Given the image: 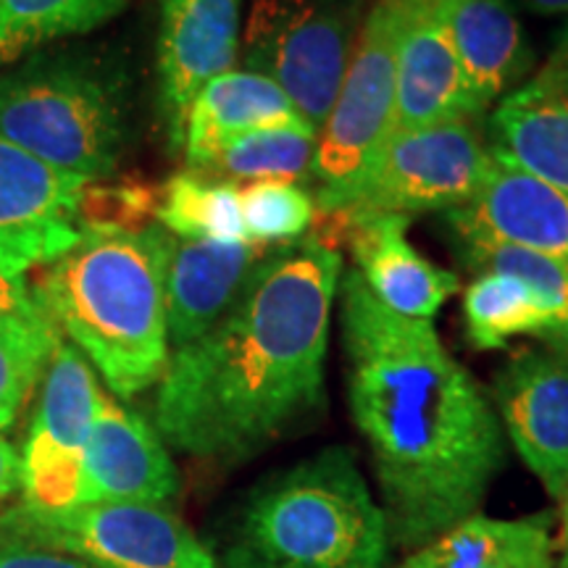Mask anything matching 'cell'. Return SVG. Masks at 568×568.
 Returning <instances> with one entry per match:
<instances>
[{
	"label": "cell",
	"mask_w": 568,
	"mask_h": 568,
	"mask_svg": "<svg viewBox=\"0 0 568 568\" xmlns=\"http://www.w3.org/2000/svg\"><path fill=\"white\" fill-rule=\"evenodd\" d=\"M347 406L372 456L389 539L422 548L479 514L506 435L479 382L435 324L385 308L351 268L337 290Z\"/></svg>",
	"instance_id": "6da1fadb"
},
{
	"label": "cell",
	"mask_w": 568,
	"mask_h": 568,
	"mask_svg": "<svg viewBox=\"0 0 568 568\" xmlns=\"http://www.w3.org/2000/svg\"><path fill=\"white\" fill-rule=\"evenodd\" d=\"M339 280L343 255L314 230L272 247L230 314L169 355L153 406L163 443L237 466L314 416Z\"/></svg>",
	"instance_id": "7a4b0ae2"
},
{
	"label": "cell",
	"mask_w": 568,
	"mask_h": 568,
	"mask_svg": "<svg viewBox=\"0 0 568 568\" xmlns=\"http://www.w3.org/2000/svg\"><path fill=\"white\" fill-rule=\"evenodd\" d=\"M169 240L172 234L161 224L84 234L45 266L32 290L40 308L119 400L159 387L169 366Z\"/></svg>",
	"instance_id": "3957f363"
},
{
	"label": "cell",
	"mask_w": 568,
	"mask_h": 568,
	"mask_svg": "<svg viewBox=\"0 0 568 568\" xmlns=\"http://www.w3.org/2000/svg\"><path fill=\"white\" fill-rule=\"evenodd\" d=\"M389 524L351 447L266 479L234 529L230 568H385Z\"/></svg>",
	"instance_id": "277c9868"
},
{
	"label": "cell",
	"mask_w": 568,
	"mask_h": 568,
	"mask_svg": "<svg viewBox=\"0 0 568 568\" xmlns=\"http://www.w3.org/2000/svg\"><path fill=\"white\" fill-rule=\"evenodd\" d=\"M0 138L67 174L109 180L126 145L122 92L82 55L32 53L0 74Z\"/></svg>",
	"instance_id": "5b68a950"
},
{
	"label": "cell",
	"mask_w": 568,
	"mask_h": 568,
	"mask_svg": "<svg viewBox=\"0 0 568 568\" xmlns=\"http://www.w3.org/2000/svg\"><path fill=\"white\" fill-rule=\"evenodd\" d=\"M400 24L403 0H374L335 103L318 126L311 197L322 216L351 209L374 159L395 130Z\"/></svg>",
	"instance_id": "8992f818"
},
{
	"label": "cell",
	"mask_w": 568,
	"mask_h": 568,
	"mask_svg": "<svg viewBox=\"0 0 568 568\" xmlns=\"http://www.w3.org/2000/svg\"><path fill=\"white\" fill-rule=\"evenodd\" d=\"M364 24V0H251L245 69L280 84L318 132Z\"/></svg>",
	"instance_id": "52a82bcc"
},
{
	"label": "cell",
	"mask_w": 568,
	"mask_h": 568,
	"mask_svg": "<svg viewBox=\"0 0 568 568\" xmlns=\"http://www.w3.org/2000/svg\"><path fill=\"white\" fill-rule=\"evenodd\" d=\"M0 531L48 542L103 568H226L166 506L92 503L63 510H0Z\"/></svg>",
	"instance_id": "ba28073f"
},
{
	"label": "cell",
	"mask_w": 568,
	"mask_h": 568,
	"mask_svg": "<svg viewBox=\"0 0 568 568\" xmlns=\"http://www.w3.org/2000/svg\"><path fill=\"white\" fill-rule=\"evenodd\" d=\"M493 166V148L477 122L458 119L387 138L347 216L364 213H447L477 195Z\"/></svg>",
	"instance_id": "9c48e42d"
},
{
	"label": "cell",
	"mask_w": 568,
	"mask_h": 568,
	"mask_svg": "<svg viewBox=\"0 0 568 568\" xmlns=\"http://www.w3.org/2000/svg\"><path fill=\"white\" fill-rule=\"evenodd\" d=\"M98 397L101 387L90 361L61 339L42 376L38 410L21 450V493L27 506L42 510L80 506Z\"/></svg>",
	"instance_id": "30bf717a"
},
{
	"label": "cell",
	"mask_w": 568,
	"mask_h": 568,
	"mask_svg": "<svg viewBox=\"0 0 568 568\" xmlns=\"http://www.w3.org/2000/svg\"><path fill=\"white\" fill-rule=\"evenodd\" d=\"M84 182L0 138V274L21 280L80 243Z\"/></svg>",
	"instance_id": "8fae6325"
},
{
	"label": "cell",
	"mask_w": 568,
	"mask_h": 568,
	"mask_svg": "<svg viewBox=\"0 0 568 568\" xmlns=\"http://www.w3.org/2000/svg\"><path fill=\"white\" fill-rule=\"evenodd\" d=\"M503 435L552 500L568 485V347H521L493 385Z\"/></svg>",
	"instance_id": "7c38bea8"
},
{
	"label": "cell",
	"mask_w": 568,
	"mask_h": 568,
	"mask_svg": "<svg viewBox=\"0 0 568 568\" xmlns=\"http://www.w3.org/2000/svg\"><path fill=\"white\" fill-rule=\"evenodd\" d=\"M240 38L243 0H161L159 105L174 151L197 92L237 63Z\"/></svg>",
	"instance_id": "4fadbf2b"
},
{
	"label": "cell",
	"mask_w": 568,
	"mask_h": 568,
	"mask_svg": "<svg viewBox=\"0 0 568 568\" xmlns=\"http://www.w3.org/2000/svg\"><path fill=\"white\" fill-rule=\"evenodd\" d=\"M443 216L458 243L516 245L568 266V195L495 151L477 195Z\"/></svg>",
	"instance_id": "5bb4252c"
},
{
	"label": "cell",
	"mask_w": 568,
	"mask_h": 568,
	"mask_svg": "<svg viewBox=\"0 0 568 568\" xmlns=\"http://www.w3.org/2000/svg\"><path fill=\"white\" fill-rule=\"evenodd\" d=\"M180 495V471L155 426L119 397H98L95 424L84 456L80 506L148 503L166 506Z\"/></svg>",
	"instance_id": "9a60e30c"
},
{
	"label": "cell",
	"mask_w": 568,
	"mask_h": 568,
	"mask_svg": "<svg viewBox=\"0 0 568 568\" xmlns=\"http://www.w3.org/2000/svg\"><path fill=\"white\" fill-rule=\"evenodd\" d=\"M335 243L347 240L355 272L376 301L397 316L432 322L447 297L458 293L460 280L450 268H439L424 258L408 240V216L397 213H335Z\"/></svg>",
	"instance_id": "2e32d148"
},
{
	"label": "cell",
	"mask_w": 568,
	"mask_h": 568,
	"mask_svg": "<svg viewBox=\"0 0 568 568\" xmlns=\"http://www.w3.org/2000/svg\"><path fill=\"white\" fill-rule=\"evenodd\" d=\"M458 119L479 122L437 0H403L393 132Z\"/></svg>",
	"instance_id": "e0dca14e"
},
{
	"label": "cell",
	"mask_w": 568,
	"mask_h": 568,
	"mask_svg": "<svg viewBox=\"0 0 568 568\" xmlns=\"http://www.w3.org/2000/svg\"><path fill=\"white\" fill-rule=\"evenodd\" d=\"M268 251L258 243H205L172 234L166 258L169 347L180 351L222 322Z\"/></svg>",
	"instance_id": "ac0fdd59"
},
{
	"label": "cell",
	"mask_w": 568,
	"mask_h": 568,
	"mask_svg": "<svg viewBox=\"0 0 568 568\" xmlns=\"http://www.w3.org/2000/svg\"><path fill=\"white\" fill-rule=\"evenodd\" d=\"M474 116L485 119L529 80L535 51L510 0H437Z\"/></svg>",
	"instance_id": "d6986e66"
},
{
	"label": "cell",
	"mask_w": 568,
	"mask_h": 568,
	"mask_svg": "<svg viewBox=\"0 0 568 568\" xmlns=\"http://www.w3.org/2000/svg\"><path fill=\"white\" fill-rule=\"evenodd\" d=\"M301 124L308 122L280 84L258 71L232 69L205 84L190 105L182 142L184 161L190 172H201L224 145L243 134Z\"/></svg>",
	"instance_id": "ffe728a7"
},
{
	"label": "cell",
	"mask_w": 568,
	"mask_h": 568,
	"mask_svg": "<svg viewBox=\"0 0 568 568\" xmlns=\"http://www.w3.org/2000/svg\"><path fill=\"white\" fill-rule=\"evenodd\" d=\"M489 148L568 195V80L535 71L497 103Z\"/></svg>",
	"instance_id": "44dd1931"
},
{
	"label": "cell",
	"mask_w": 568,
	"mask_h": 568,
	"mask_svg": "<svg viewBox=\"0 0 568 568\" xmlns=\"http://www.w3.org/2000/svg\"><path fill=\"white\" fill-rule=\"evenodd\" d=\"M556 516L493 518L474 514L429 539L397 568H556Z\"/></svg>",
	"instance_id": "7402d4cb"
},
{
	"label": "cell",
	"mask_w": 568,
	"mask_h": 568,
	"mask_svg": "<svg viewBox=\"0 0 568 568\" xmlns=\"http://www.w3.org/2000/svg\"><path fill=\"white\" fill-rule=\"evenodd\" d=\"M460 314L477 351H500L518 337L568 347V332L548 297L514 274L479 272L464 290Z\"/></svg>",
	"instance_id": "603a6c76"
},
{
	"label": "cell",
	"mask_w": 568,
	"mask_h": 568,
	"mask_svg": "<svg viewBox=\"0 0 568 568\" xmlns=\"http://www.w3.org/2000/svg\"><path fill=\"white\" fill-rule=\"evenodd\" d=\"M132 0H0V67L24 61L55 40L88 34Z\"/></svg>",
	"instance_id": "cb8c5ba5"
},
{
	"label": "cell",
	"mask_w": 568,
	"mask_h": 568,
	"mask_svg": "<svg viewBox=\"0 0 568 568\" xmlns=\"http://www.w3.org/2000/svg\"><path fill=\"white\" fill-rule=\"evenodd\" d=\"M155 219L180 240L247 243L237 184L190 169L163 184Z\"/></svg>",
	"instance_id": "d4e9b609"
},
{
	"label": "cell",
	"mask_w": 568,
	"mask_h": 568,
	"mask_svg": "<svg viewBox=\"0 0 568 568\" xmlns=\"http://www.w3.org/2000/svg\"><path fill=\"white\" fill-rule=\"evenodd\" d=\"M61 339L59 326L34 295L30 303L0 316V432L19 418Z\"/></svg>",
	"instance_id": "484cf974"
},
{
	"label": "cell",
	"mask_w": 568,
	"mask_h": 568,
	"mask_svg": "<svg viewBox=\"0 0 568 568\" xmlns=\"http://www.w3.org/2000/svg\"><path fill=\"white\" fill-rule=\"evenodd\" d=\"M316 155V130L268 126L232 140L201 169L224 182H311Z\"/></svg>",
	"instance_id": "4316f807"
},
{
	"label": "cell",
	"mask_w": 568,
	"mask_h": 568,
	"mask_svg": "<svg viewBox=\"0 0 568 568\" xmlns=\"http://www.w3.org/2000/svg\"><path fill=\"white\" fill-rule=\"evenodd\" d=\"M247 243L284 245L314 230L316 205L295 182H251L240 190Z\"/></svg>",
	"instance_id": "83f0119b"
},
{
	"label": "cell",
	"mask_w": 568,
	"mask_h": 568,
	"mask_svg": "<svg viewBox=\"0 0 568 568\" xmlns=\"http://www.w3.org/2000/svg\"><path fill=\"white\" fill-rule=\"evenodd\" d=\"M456 243V251L460 261L471 268L474 274L479 272H503L514 274L524 280L531 287L539 290L548 297L552 308L568 332V266L558 264V261L548 258L516 245H500V243Z\"/></svg>",
	"instance_id": "f1b7e54d"
},
{
	"label": "cell",
	"mask_w": 568,
	"mask_h": 568,
	"mask_svg": "<svg viewBox=\"0 0 568 568\" xmlns=\"http://www.w3.org/2000/svg\"><path fill=\"white\" fill-rule=\"evenodd\" d=\"M161 190L138 180H92L80 193L82 234L138 232L159 209Z\"/></svg>",
	"instance_id": "f546056e"
},
{
	"label": "cell",
	"mask_w": 568,
	"mask_h": 568,
	"mask_svg": "<svg viewBox=\"0 0 568 568\" xmlns=\"http://www.w3.org/2000/svg\"><path fill=\"white\" fill-rule=\"evenodd\" d=\"M0 568H103L74 552L53 548L38 539L0 531Z\"/></svg>",
	"instance_id": "4dcf8cb0"
},
{
	"label": "cell",
	"mask_w": 568,
	"mask_h": 568,
	"mask_svg": "<svg viewBox=\"0 0 568 568\" xmlns=\"http://www.w3.org/2000/svg\"><path fill=\"white\" fill-rule=\"evenodd\" d=\"M21 493V453L0 435V503Z\"/></svg>",
	"instance_id": "1f68e13d"
},
{
	"label": "cell",
	"mask_w": 568,
	"mask_h": 568,
	"mask_svg": "<svg viewBox=\"0 0 568 568\" xmlns=\"http://www.w3.org/2000/svg\"><path fill=\"white\" fill-rule=\"evenodd\" d=\"M32 301V290L27 287V280H11V276L0 274V316L17 311L19 305Z\"/></svg>",
	"instance_id": "d6a6232c"
},
{
	"label": "cell",
	"mask_w": 568,
	"mask_h": 568,
	"mask_svg": "<svg viewBox=\"0 0 568 568\" xmlns=\"http://www.w3.org/2000/svg\"><path fill=\"white\" fill-rule=\"evenodd\" d=\"M537 71L539 74L556 77V80H568V21L558 34V40H556V45H552L548 61H545Z\"/></svg>",
	"instance_id": "836d02e7"
},
{
	"label": "cell",
	"mask_w": 568,
	"mask_h": 568,
	"mask_svg": "<svg viewBox=\"0 0 568 568\" xmlns=\"http://www.w3.org/2000/svg\"><path fill=\"white\" fill-rule=\"evenodd\" d=\"M537 17H564L568 13V0H510Z\"/></svg>",
	"instance_id": "e575fe53"
},
{
	"label": "cell",
	"mask_w": 568,
	"mask_h": 568,
	"mask_svg": "<svg viewBox=\"0 0 568 568\" xmlns=\"http://www.w3.org/2000/svg\"><path fill=\"white\" fill-rule=\"evenodd\" d=\"M558 550L568 552V485L558 500Z\"/></svg>",
	"instance_id": "d590c367"
},
{
	"label": "cell",
	"mask_w": 568,
	"mask_h": 568,
	"mask_svg": "<svg viewBox=\"0 0 568 568\" xmlns=\"http://www.w3.org/2000/svg\"><path fill=\"white\" fill-rule=\"evenodd\" d=\"M556 568H568V552H560Z\"/></svg>",
	"instance_id": "8d00e7d4"
}]
</instances>
